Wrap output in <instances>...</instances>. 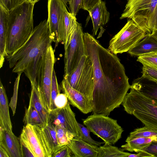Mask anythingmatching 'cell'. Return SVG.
Segmentation results:
<instances>
[{"label":"cell","instance_id":"cell-36","mask_svg":"<svg viewBox=\"0 0 157 157\" xmlns=\"http://www.w3.org/2000/svg\"><path fill=\"white\" fill-rule=\"evenodd\" d=\"M19 138L22 157H36L30 145L22 138L20 137Z\"/></svg>","mask_w":157,"mask_h":157},{"label":"cell","instance_id":"cell-16","mask_svg":"<svg viewBox=\"0 0 157 157\" xmlns=\"http://www.w3.org/2000/svg\"><path fill=\"white\" fill-rule=\"evenodd\" d=\"M93 25V35L97 34L99 29L109 21L110 13L108 11L105 2L102 0L88 11Z\"/></svg>","mask_w":157,"mask_h":157},{"label":"cell","instance_id":"cell-13","mask_svg":"<svg viewBox=\"0 0 157 157\" xmlns=\"http://www.w3.org/2000/svg\"><path fill=\"white\" fill-rule=\"evenodd\" d=\"M48 123L66 128L73 134L74 138L79 137L80 129L78 122L69 102L64 107L61 109L56 108L49 112L47 124Z\"/></svg>","mask_w":157,"mask_h":157},{"label":"cell","instance_id":"cell-29","mask_svg":"<svg viewBox=\"0 0 157 157\" xmlns=\"http://www.w3.org/2000/svg\"><path fill=\"white\" fill-rule=\"evenodd\" d=\"M154 136H157V130L144 126L136 128L130 133L129 136L131 137H148Z\"/></svg>","mask_w":157,"mask_h":157},{"label":"cell","instance_id":"cell-9","mask_svg":"<svg viewBox=\"0 0 157 157\" xmlns=\"http://www.w3.org/2000/svg\"><path fill=\"white\" fill-rule=\"evenodd\" d=\"M64 76L70 74L78 66L82 57L86 55L81 24L78 22L70 41L65 48Z\"/></svg>","mask_w":157,"mask_h":157},{"label":"cell","instance_id":"cell-42","mask_svg":"<svg viewBox=\"0 0 157 157\" xmlns=\"http://www.w3.org/2000/svg\"><path fill=\"white\" fill-rule=\"evenodd\" d=\"M128 157H153L151 154L144 151H141L136 154H130Z\"/></svg>","mask_w":157,"mask_h":157},{"label":"cell","instance_id":"cell-6","mask_svg":"<svg viewBox=\"0 0 157 157\" xmlns=\"http://www.w3.org/2000/svg\"><path fill=\"white\" fill-rule=\"evenodd\" d=\"M82 120L84 124L94 134L112 145L121 138L124 131L117 120L104 115L93 113Z\"/></svg>","mask_w":157,"mask_h":157},{"label":"cell","instance_id":"cell-25","mask_svg":"<svg viewBox=\"0 0 157 157\" xmlns=\"http://www.w3.org/2000/svg\"><path fill=\"white\" fill-rule=\"evenodd\" d=\"M130 153L107 143L99 147L97 157H128Z\"/></svg>","mask_w":157,"mask_h":157},{"label":"cell","instance_id":"cell-1","mask_svg":"<svg viewBox=\"0 0 157 157\" xmlns=\"http://www.w3.org/2000/svg\"><path fill=\"white\" fill-rule=\"evenodd\" d=\"M83 39L86 55L92 61L94 70L92 112L108 116L122 104L131 85L116 55L88 33H83Z\"/></svg>","mask_w":157,"mask_h":157},{"label":"cell","instance_id":"cell-18","mask_svg":"<svg viewBox=\"0 0 157 157\" xmlns=\"http://www.w3.org/2000/svg\"><path fill=\"white\" fill-rule=\"evenodd\" d=\"M29 105L34 107L44 123L47 124L49 112L46 106L39 86L31 83Z\"/></svg>","mask_w":157,"mask_h":157},{"label":"cell","instance_id":"cell-3","mask_svg":"<svg viewBox=\"0 0 157 157\" xmlns=\"http://www.w3.org/2000/svg\"><path fill=\"white\" fill-rule=\"evenodd\" d=\"M35 4L26 2L9 12L6 57L21 47L31 35L34 29L33 13Z\"/></svg>","mask_w":157,"mask_h":157},{"label":"cell","instance_id":"cell-27","mask_svg":"<svg viewBox=\"0 0 157 157\" xmlns=\"http://www.w3.org/2000/svg\"><path fill=\"white\" fill-rule=\"evenodd\" d=\"M23 121L25 125L29 124L41 127L45 126L35 108L33 106L29 105L25 109Z\"/></svg>","mask_w":157,"mask_h":157},{"label":"cell","instance_id":"cell-7","mask_svg":"<svg viewBox=\"0 0 157 157\" xmlns=\"http://www.w3.org/2000/svg\"><path fill=\"white\" fill-rule=\"evenodd\" d=\"M64 77L73 88L84 95L92 104L94 73L92 63L88 56H83L77 67Z\"/></svg>","mask_w":157,"mask_h":157},{"label":"cell","instance_id":"cell-19","mask_svg":"<svg viewBox=\"0 0 157 157\" xmlns=\"http://www.w3.org/2000/svg\"><path fill=\"white\" fill-rule=\"evenodd\" d=\"M131 88L157 100V82L142 75L132 82Z\"/></svg>","mask_w":157,"mask_h":157},{"label":"cell","instance_id":"cell-17","mask_svg":"<svg viewBox=\"0 0 157 157\" xmlns=\"http://www.w3.org/2000/svg\"><path fill=\"white\" fill-rule=\"evenodd\" d=\"M67 145L74 157H97L99 147L90 144L78 138H74Z\"/></svg>","mask_w":157,"mask_h":157},{"label":"cell","instance_id":"cell-21","mask_svg":"<svg viewBox=\"0 0 157 157\" xmlns=\"http://www.w3.org/2000/svg\"><path fill=\"white\" fill-rule=\"evenodd\" d=\"M9 12L0 5V67L3 66L6 57V46L8 28Z\"/></svg>","mask_w":157,"mask_h":157},{"label":"cell","instance_id":"cell-23","mask_svg":"<svg viewBox=\"0 0 157 157\" xmlns=\"http://www.w3.org/2000/svg\"><path fill=\"white\" fill-rule=\"evenodd\" d=\"M157 139V136L148 137H131L128 136L126 143L121 146L123 150L138 153L148 146L153 141Z\"/></svg>","mask_w":157,"mask_h":157},{"label":"cell","instance_id":"cell-47","mask_svg":"<svg viewBox=\"0 0 157 157\" xmlns=\"http://www.w3.org/2000/svg\"><path fill=\"white\" fill-rule=\"evenodd\" d=\"M64 3L66 4L67 2H68L69 0H62Z\"/></svg>","mask_w":157,"mask_h":157},{"label":"cell","instance_id":"cell-12","mask_svg":"<svg viewBox=\"0 0 157 157\" xmlns=\"http://www.w3.org/2000/svg\"><path fill=\"white\" fill-rule=\"evenodd\" d=\"M55 62L54 50L51 45L48 49L43 64L39 84L44 100L49 112L51 111L52 76Z\"/></svg>","mask_w":157,"mask_h":157},{"label":"cell","instance_id":"cell-20","mask_svg":"<svg viewBox=\"0 0 157 157\" xmlns=\"http://www.w3.org/2000/svg\"><path fill=\"white\" fill-rule=\"evenodd\" d=\"M128 52L134 56L157 52V39L151 34H147L142 40L136 44Z\"/></svg>","mask_w":157,"mask_h":157},{"label":"cell","instance_id":"cell-44","mask_svg":"<svg viewBox=\"0 0 157 157\" xmlns=\"http://www.w3.org/2000/svg\"><path fill=\"white\" fill-rule=\"evenodd\" d=\"M154 30L157 29V6L154 14Z\"/></svg>","mask_w":157,"mask_h":157},{"label":"cell","instance_id":"cell-4","mask_svg":"<svg viewBox=\"0 0 157 157\" xmlns=\"http://www.w3.org/2000/svg\"><path fill=\"white\" fill-rule=\"evenodd\" d=\"M122 103L124 110L145 126L157 130V100L132 88Z\"/></svg>","mask_w":157,"mask_h":157},{"label":"cell","instance_id":"cell-37","mask_svg":"<svg viewBox=\"0 0 157 157\" xmlns=\"http://www.w3.org/2000/svg\"><path fill=\"white\" fill-rule=\"evenodd\" d=\"M82 0H69L70 12L76 17L79 10L81 9Z\"/></svg>","mask_w":157,"mask_h":157},{"label":"cell","instance_id":"cell-26","mask_svg":"<svg viewBox=\"0 0 157 157\" xmlns=\"http://www.w3.org/2000/svg\"><path fill=\"white\" fill-rule=\"evenodd\" d=\"M43 128L52 155L62 147L59 146L58 143L56 127L52 124L48 123Z\"/></svg>","mask_w":157,"mask_h":157},{"label":"cell","instance_id":"cell-28","mask_svg":"<svg viewBox=\"0 0 157 157\" xmlns=\"http://www.w3.org/2000/svg\"><path fill=\"white\" fill-rule=\"evenodd\" d=\"M56 135L58 144L61 147L68 145L74 136L66 128L59 126H55Z\"/></svg>","mask_w":157,"mask_h":157},{"label":"cell","instance_id":"cell-43","mask_svg":"<svg viewBox=\"0 0 157 157\" xmlns=\"http://www.w3.org/2000/svg\"><path fill=\"white\" fill-rule=\"evenodd\" d=\"M0 157H9L6 151L0 146Z\"/></svg>","mask_w":157,"mask_h":157},{"label":"cell","instance_id":"cell-30","mask_svg":"<svg viewBox=\"0 0 157 157\" xmlns=\"http://www.w3.org/2000/svg\"><path fill=\"white\" fill-rule=\"evenodd\" d=\"M137 61L143 65L157 69V52H151L139 56Z\"/></svg>","mask_w":157,"mask_h":157},{"label":"cell","instance_id":"cell-31","mask_svg":"<svg viewBox=\"0 0 157 157\" xmlns=\"http://www.w3.org/2000/svg\"><path fill=\"white\" fill-rule=\"evenodd\" d=\"M80 129V135L78 138L85 142L92 145L100 147L101 144L105 143V142H101L96 141L92 139L90 136L91 131L87 127L78 122Z\"/></svg>","mask_w":157,"mask_h":157},{"label":"cell","instance_id":"cell-46","mask_svg":"<svg viewBox=\"0 0 157 157\" xmlns=\"http://www.w3.org/2000/svg\"><path fill=\"white\" fill-rule=\"evenodd\" d=\"M29 0L31 2L34 3L35 4L36 3L38 2L40 0Z\"/></svg>","mask_w":157,"mask_h":157},{"label":"cell","instance_id":"cell-38","mask_svg":"<svg viewBox=\"0 0 157 157\" xmlns=\"http://www.w3.org/2000/svg\"><path fill=\"white\" fill-rule=\"evenodd\" d=\"M68 98L64 94H59L55 101V104L57 108L61 109L65 107L68 101Z\"/></svg>","mask_w":157,"mask_h":157},{"label":"cell","instance_id":"cell-15","mask_svg":"<svg viewBox=\"0 0 157 157\" xmlns=\"http://www.w3.org/2000/svg\"><path fill=\"white\" fill-rule=\"evenodd\" d=\"M0 146L6 151L9 157H22L20 138L12 131L0 128Z\"/></svg>","mask_w":157,"mask_h":157},{"label":"cell","instance_id":"cell-41","mask_svg":"<svg viewBox=\"0 0 157 157\" xmlns=\"http://www.w3.org/2000/svg\"><path fill=\"white\" fill-rule=\"evenodd\" d=\"M101 0H82L81 9L88 11Z\"/></svg>","mask_w":157,"mask_h":157},{"label":"cell","instance_id":"cell-2","mask_svg":"<svg viewBox=\"0 0 157 157\" xmlns=\"http://www.w3.org/2000/svg\"><path fill=\"white\" fill-rule=\"evenodd\" d=\"M53 42L47 20L34 29L26 42L6 57L13 72H24L31 83L39 86L41 70L48 48Z\"/></svg>","mask_w":157,"mask_h":157},{"label":"cell","instance_id":"cell-39","mask_svg":"<svg viewBox=\"0 0 157 157\" xmlns=\"http://www.w3.org/2000/svg\"><path fill=\"white\" fill-rule=\"evenodd\" d=\"M72 151L68 145L63 147L52 154V157H71Z\"/></svg>","mask_w":157,"mask_h":157},{"label":"cell","instance_id":"cell-11","mask_svg":"<svg viewBox=\"0 0 157 157\" xmlns=\"http://www.w3.org/2000/svg\"><path fill=\"white\" fill-rule=\"evenodd\" d=\"M20 137L30 145L36 157H52V153L43 127L27 124Z\"/></svg>","mask_w":157,"mask_h":157},{"label":"cell","instance_id":"cell-32","mask_svg":"<svg viewBox=\"0 0 157 157\" xmlns=\"http://www.w3.org/2000/svg\"><path fill=\"white\" fill-rule=\"evenodd\" d=\"M59 94H60V88L58 83L56 74L54 69L52 72L51 92V111L56 108L55 104V101L57 96Z\"/></svg>","mask_w":157,"mask_h":157},{"label":"cell","instance_id":"cell-24","mask_svg":"<svg viewBox=\"0 0 157 157\" xmlns=\"http://www.w3.org/2000/svg\"><path fill=\"white\" fill-rule=\"evenodd\" d=\"M77 22L76 17L69 12L66 9L64 12V36L63 43L64 48L67 46L70 41Z\"/></svg>","mask_w":157,"mask_h":157},{"label":"cell","instance_id":"cell-40","mask_svg":"<svg viewBox=\"0 0 157 157\" xmlns=\"http://www.w3.org/2000/svg\"><path fill=\"white\" fill-rule=\"evenodd\" d=\"M143 151L151 154L153 157H157V139L153 141L143 148L142 151Z\"/></svg>","mask_w":157,"mask_h":157},{"label":"cell","instance_id":"cell-5","mask_svg":"<svg viewBox=\"0 0 157 157\" xmlns=\"http://www.w3.org/2000/svg\"><path fill=\"white\" fill-rule=\"evenodd\" d=\"M157 0H127L120 19L132 20L147 34L154 30V20Z\"/></svg>","mask_w":157,"mask_h":157},{"label":"cell","instance_id":"cell-34","mask_svg":"<svg viewBox=\"0 0 157 157\" xmlns=\"http://www.w3.org/2000/svg\"><path fill=\"white\" fill-rule=\"evenodd\" d=\"M28 2L30 1L29 0H0V5L9 12L24 2Z\"/></svg>","mask_w":157,"mask_h":157},{"label":"cell","instance_id":"cell-22","mask_svg":"<svg viewBox=\"0 0 157 157\" xmlns=\"http://www.w3.org/2000/svg\"><path fill=\"white\" fill-rule=\"evenodd\" d=\"M8 99L5 89L0 81V128L12 131Z\"/></svg>","mask_w":157,"mask_h":157},{"label":"cell","instance_id":"cell-45","mask_svg":"<svg viewBox=\"0 0 157 157\" xmlns=\"http://www.w3.org/2000/svg\"><path fill=\"white\" fill-rule=\"evenodd\" d=\"M151 34L157 39V29L153 30Z\"/></svg>","mask_w":157,"mask_h":157},{"label":"cell","instance_id":"cell-35","mask_svg":"<svg viewBox=\"0 0 157 157\" xmlns=\"http://www.w3.org/2000/svg\"><path fill=\"white\" fill-rule=\"evenodd\" d=\"M142 73L143 76L157 82V69L143 65Z\"/></svg>","mask_w":157,"mask_h":157},{"label":"cell","instance_id":"cell-14","mask_svg":"<svg viewBox=\"0 0 157 157\" xmlns=\"http://www.w3.org/2000/svg\"><path fill=\"white\" fill-rule=\"evenodd\" d=\"M61 88L67 97L70 104L84 114L92 112V104L90 101L81 93L73 88L64 77L61 82Z\"/></svg>","mask_w":157,"mask_h":157},{"label":"cell","instance_id":"cell-8","mask_svg":"<svg viewBox=\"0 0 157 157\" xmlns=\"http://www.w3.org/2000/svg\"><path fill=\"white\" fill-rule=\"evenodd\" d=\"M147 35L132 20L129 19L110 40L108 49L116 55L128 52Z\"/></svg>","mask_w":157,"mask_h":157},{"label":"cell","instance_id":"cell-10","mask_svg":"<svg viewBox=\"0 0 157 157\" xmlns=\"http://www.w3.org/2000/svg\"><path fill=\"white\" fill-rule=\"evenodd\" d=\"M67 9L62 0H48V27L56 47L63 44L64 36V12Z\"/></svg>","mask_w":157,"mask_h":157},{"label":"cell","instance_id":"cell-33","mask_svg":"<svg viewBox=\"0 0 157 157\" xmlns=\"http://www.w3.org/2000/svg\"><path fill=\"white\" fill-rule=\"evenodd\" d=\"M22 73L21 72H19L17 73V76L15 79L14 85L13 95L9 104V106L12 109L13 116L14 115L16 112L18 87L20 77Z\"/></svg>","mask_w":157,"mask_h":157}]
</instances>
